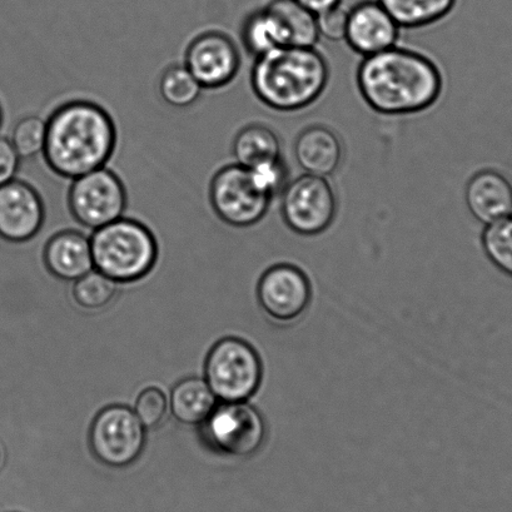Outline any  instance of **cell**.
<instances>
[{"instance_id": "obj_17", "label": "cell", "mask_w": 512, "mask_h": 512, "mask_svg": "<svg viewBox=\"0 0 512 512\" xmlns=\"http://www.w3.org/2000/svg\"><path fill=\"white\" fill-rule=\"evenodd\" d=\"M44 261L54 276L77 281L93 271L91 240L82 232H59L48 241Z\"/></svg>"}, {"instance_id": "obj_6", "label": "cell", "mask_w": 512, "mask_h": 512, "mask_svg": "<svg viewBox=\"0 0 512 512\" xmlns=\"http://www.w3.org/2000/svg\"><path fill=\"white\" fill-rule=\"evenodd\" d=\"M201 425L203 440L212 450L237 459L256 455L266 441V422L247 401H221Z\"/></svg>"}, {"instance_id": "obj_9", "label": "cell", "mask_w": 512, "mask_h": 512, "mask_svg": "<svg viewBox=\"0 0 512 512\" xmlns=\"http://www.w3.org/2000/svg\"><path fill=\"white\" fill-rule=\"evenodd\" d=\"M68 192V206L74 220L97 230L123 217L127 192L121 178L106 167L74 178Z\"/></svg>"}, {"instance_id": "obj_28", "label": "cell", "mask_w": 512, "mask_h": 512, "mask_svg": "<svg viewBox=\"0 0 512 512\" xmlns=\"http://www.w3.org/2000/svg\"><path fill=\"white\" fill-rule=\"evenodd\" d=\"M167 410L168 400L164 392L156 387H149L138 396L134 412L146 429H154L161 425Z\"/></svg>"}, {"instance_id": "obj_11", "label": "cell", "mask_w": 512, "mask_h": 512, "mask_svg": "<svg viewBox=\"0 0 512 512\" xmlns=\"http://www.w3.org/2000/svg\"><path fill=\"white\" fill-rule=\"evenodd\" d=\"M258 302L273 321L291 323L310 306L312 292L305 272L290 263H280L263 273L257 287Z\"/></svg>"}, {"instance_id": "obj_8", "label": "cell", "mask_w": 512, "mask_h": 512, "mask_svg": "<svg viewBox=\"0 0 512 512\" xmlns=\"http://www.w3.org/2000/svg\"><path fill=\"white\" fill-rule=\"evenodd\" d=\"M210 201L216 215L237 228L260 223L272 203L270 197L258 190L250 171L237 163L228 164L213 176Z\"/></svg>"}, {"instance_id": "obj_14", "label": "cell", "mask_w": 512, "mask_h": 512, "mask_svg": "<svg viewBox=\"0 0 512 512\" xmlns=\"http://www.w3.org/2000/svg\"><path fill=\"white\" fill-rule=\"evenodd\" d=\"M401 28L377 0L350 9L345 42L362 58L375 56L399 44Z\"/></svg>"}, {"instance_id": "obj_4", "label": "cell", "mask_w": 512, "mask_h": 512, "mask_svg": "<svg viewBox=\"0 0 512 512\" xmlns=\"http://www.w3.org/2000/svg\"><path fill=\"white\" fill-rule=\"evenodd\" d=\"M94 268L116 282L137 281L156 263L157 241L149 228L131 218H118L94 230Z\"/></svg>"}, {"instance_id": "obj_22", "label": "cell", "mask_w": 512, "mask_h": 512, "mask_svg": "<svg viewBox=\"0 0 512 512\" xmlns=\"http://www.w3.org/2000/svg\"><path fill=\"white\" fill-rule=\"evenodd\" d=\"M267 7L280 19L285 29L288 46L316 47L318 36L317 16L296 0H271Z\"/></svg>"}, {"instance_id": "obj_19", "label": "cell", "mask_w": 512, "mask_h": 512, "mask_svg": "<svg viewBox=\"0 0 512 512\" xmlns=\"http://www.w3.org/2000/svg\"><path fill=\"white\" fill-rule=\"evenodd\" d=\"M236 163L245 168L260 166L283 157L282 143L271 127L251 123L236 134L232 144Z\"/></svg>"}, {"instance_id": "obj_1", "label": "cell", "mask_w": 512, "mask_h": 512, "mask_svg": "<svg viewBox=\"0 0 512 512\" xmlns=\"http://www.w3.org/2000/svg\"><path fill=\"white\" fill-rule=\"evenodd\" d=\"M357 89L372 111L386 117L415 116L440 101L445 78L439 64L416 49L397 46L362 58Z\"/></svg>"}, {"instance_id": "obj_16", "label": "cell", "mask_w": 512, "mask_h": 512, "mask_svg": "<svg viewBox=\"0 0 512 512\" xmlns=\"http://www.w3.org/2000/svg\"><path fill=\"white\" fill-rule=\"evenodd\" d=\"M293 156L306 175L331 177L344 161L341 138L325 124H312L297 134Z\"/></svg>"}, {"instance_id": "obj_27", "label": "cell", "mask_w": 512, "mask_h": 512, "mask_svg": "<svg viewBox=\"0 0 512 512\" xmlns=\"http://www.w3.org/2000/svg\"><path fill=\"white\" fill-rule=\"evenodd\" d=\"M247 169L258 190L265 193L272 201L281 195L283 188L290 182L288 167L283 157Z\"/></svg>"}, {"instance_id": "obj_18", "label": "cell", "mask_w": 512, "mask_h": 512, "mask_svg": "<svg viewBox=\"0 0 512 512\" xmlns=\"http://www.w3.org/2000/svg\"><path fill=\"white\" fill-rule=\"evenodd\" d=\"M217 397L201 377L178 382L171 392V411L182 424L201 425L217 406Z\"/></svg>"}, {"instance_id": "obj_24", "label": "cell", "mask_w": 512, "mask_h": 512, "mask_svg": "<svg viewBox=\"0 0 512 512\" xmlns=\"http://www.w3.org/2000/svg\"><path fill=\"white\" fill-rule=\"evenodd\" d=\"M481 243L487 258L512 277V215L485 226Z\"/></svg>"}, {"instance_id": "obj_23", "label": "cell", "mask_w": 512, "mask_h": 512, "mask_svg": "<svg viewBox=\"0 0 512 512\" xmlns=\"http://www.w3.org/2000/svg\"><path fill=\"white\" fill-rule=\"evenodd\" d=\"M202 89L186 66L167 68L159 81V93L163 101L176 108L192 106L200 98Z\"/></svg>"}, {"instance_id": "obj_12", "label": "cell", "mask_w": 512, "mask_h": 512, "mask_svg": "<svg viewBox=\"0 0 512 512\" xmlns=\"http://www.w3.org/2000/svg\"><path fill=\"white\" fill-rule=\"evenodd\" d=\"M185 66L203 89L223 88L240 72V49L225 33H202L188 46Z\"/></svg>"}, {"instance_id": "obj_29", "label": "cell", "mask_w": 512, "mask_h": 512, "mask_svg": "<svg viewBox=\"0 0 512 512\" xmlns=\"http://www.w3.org/2000/svg\"><path fill=\"white\" fill-rule=\"evenodd\" d=\"M347 17H349V11H345L341 6L318 14L317 29L320 39L333 43L345 42Z\"/></svg>"}, {"instance_id": "obj_2", "label": "cell", "mask_w": 512, "mask_h": 512, "mask_svg": "<svg viewBox=\"0 0 512 512\" xmlns=\"http://www.w3.org/2000/svg\"><path fill=\"white\" fill-rule=\"evenodd\" d=\"M117 146L111 114L99 104H62L47 121L43 156L54 173L68 180L106 167Z\"/></svg>"}, {"instance_id": "obj_15", "label": "cell", "mask_w": 512, "mask_h": 512, "mask_svg": "<svg viewBox=\"0 0 512 512\" xmlns=\"http://www.w3.org/2000/svg\"><path fill=\"white\" fill-rule=\"evenodd\" d=\"M467 210L477 222L489 226L512 215V183L504 173L481 169L465 187Z\"/></svg>"}, {"instance_id": "obj_13", "label": "cell", "mask_w": 512, "mask_h": 512, "mask_svg": "<svg viewBox=\"0 0 512 512\" xmlns=\"http://www.w3.org/2000/svg\"><path fill=\"white\" fill-rule=\"evenodd\" d=\"M46 220V207L36 188L13 180L0 186V238L8 242L32 240Z\"/></svg>"}, {"instance_id": "obj_20", "label": "cell", "mask_w": 512, "mask_h": 512, "mask_svg": "<svg viewBox=\"0 0 512 512\" xmlns=\"http://www.w3.org/2000/svg\"><path fill=\"white\" fill-rule=\"evenodd\" d=\"M241 41L246 51L255 58L288 46L280 19L267 6L245 18L241 27Z\"/></svg>"}, {"instance_id": "obj_3", "label": "cell", "mask_w": 512, "mask_h": 512, "mask_svg": "<svg viewBox=\"0 0 512 512\" xmlns=\"http://www.w3.org/2000/svg\"><path fill=\"white\" fill-rule=\"evenodd\" d=\"M330 78V64L316 47L286 46L255 58L251 86L272 111L296 113L323 96Z\"/></svg>"}, {"instance_id": "obj_26", "label": "cell", "mask_w": 512, "mask_h": 512, "mask_svg": "<svg viewBox=\"0 0 512 512\" xmlns=\"http://www.w3.org/2000/svg\"><path fill=\"white\" fill-rule=\"evenodd\" d=\"M47 122L36 116L21 119L13 129L11 142L19 157L31 158L43 152Z\"/></svg>"}, {"instance_id": "obj_21", "label": "cell", "mask_w": 512, "mask_h": 512, "mask_svg": "<svg viewBox=\"0 0 512 512\" xmlns=\"http://www.w3.org/2000/svg\"><path fill=\"white\" fill-rule=\"evenodd\" d=\"M401 29H421L444 21L457 0H379Z\"/></svg>"}, {"instance_id": "obj_5", "label": "cell", "mask_w": 512, "mask_h": 512, "mask_svg": "<svg viewBox=\"0 0 512 512\" xmlns=\"http://www.w3.org/2000/svg\"><path fill=\"white\" fill-rule=\"evenodd\" d=\"M263 366L255 347L240 338L217 342L206 361V381L222 402L251 399L260 389Z\"/></svg>"}, {"instance_id": "obj_30", "label": "cell", "mask_w": 512, "mask_h": 512, "mask_svg": "<svg viewBox=\"0 0 512 512\" xmlns=\"http://www.w3.org/2000/svg\"><path fill=\"white\" fill-rule=\"evenodd\" d=\"M21 157L11 141L0 138V186L6 185L16 177Z\"/></svg>"}, {"instance_id": "obj_10", "label": "cell", "mask_w": 512, "mask_h": 512, "mask_svg": "<svg viewBox=\"0 0 512 512\" xmlns=\"http://www.w3.org/2000/svg\"><path fill=\"white\" fill-rule=\"evenodd\" d=\"M146 427L136 412L114 405L99 412L89 432V445L103 464L113 467L131 465L143 451Z\"/></svg>"}, {"instance_id": "obj_7", "label": "cell", "mask_w": 512, "mask_h": 512, "mask_svg": "<svg viewBox=\"0 0 512 512\" xmlns=\"http://www.w3.org/2000/svg\"><path fill=\"white\" fill-rule=\"evenodd\" d=\"M278 197L282 220L297 235H321L336 220L338 200L328 178L303 173L288 182Z\"/></svg>"}, {"instance_id": "obj_31", "label": "cell", "mask_w": 512, "mask_h": 512, "mask_svg": "<svg viewBox=\"0 0 512 512\" xmlns=\"http://www.w3.org/2000/svg\"><path fill=\"white\" fill-rule=\"evenodd\" d=\"M296 2L318 16L330 9L340 7L342 0H296Z\"/></svg>"}, {"instance_id": "obj_25", "label": "cell", "mask_w": 512, "mask_h": 512, "mask_svg": "<svg viewBox=\"0 0 512 512\" xmlns=\"http://www.w3.org/2000/svg\"><path fill=\"white\" fill-rule=\"evenodd\" d=\"M117 282L99 271H91L77 280L73 288L76 301L88 310H99L109 305L116 296Z\"/></svg>"}]
</instances>
